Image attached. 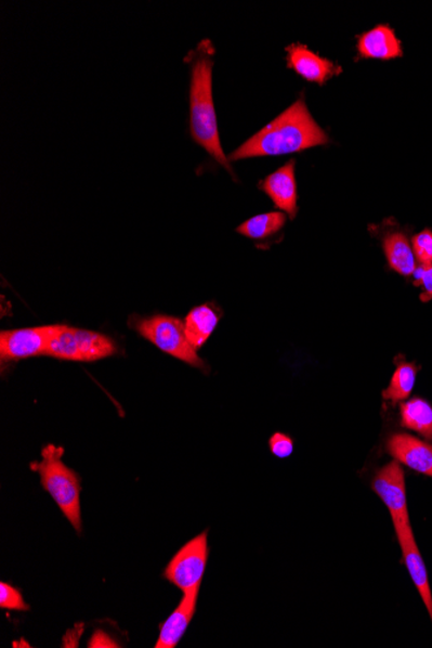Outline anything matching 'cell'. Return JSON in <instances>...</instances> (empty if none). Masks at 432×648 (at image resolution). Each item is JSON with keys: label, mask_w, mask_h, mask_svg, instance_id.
Wrapping results in <instances>:
<instances>
[{"label": "cell", "mask_w": 432, "mask_h": 648, "mask_svg": "<svg viewBox=\"0 0 432 648\" xmlns=\"http://www.w3.org/2000/svg\"><path fill=\"white\" fill-rule=\"evenodd\" d=\"M329 143V137L312 117L303 99L297 100L274 121L238 146L228 156L231 161L256 157L291 155Z\"/></svg>", "instance_id": "obj_1"}, {"label": "cell", "mask_w": 432, "mask_h": 648, "mask_svg": "<svg viewBox=\"0 0 432 648\" xmlns=\"http://www.w3.org/2000/svg\"><path fill=\"white\" fill-rule=\"evenodd\" d=\"M214 52L210 41H202L189 53V130L192 139L234 176L219 135L214 98H212Z\"/></svg>", "instance_id": "obj_2"}, {"label": "cell", "mask_w": 432, "mask_h": 648, "mask_svg": "<svg viewBox=\"0 0 432 648\" xmlns=\"http://www.w3.org/2000/svg\"><path fill=\"white\" fill-rule=\"evenodd\" d=\"M64 448L45 445L41 463L32 464V470L41 477L45 492H49L66 519L78 533L82 532L81 478L63 463Z\"/></svg>", "instance_id": "obj_3"}, {"label": "cell", "mask_w": 432, "mask_h": 648, "mask_svg": "<svg viewBox=\"0 0 432 648\" xmlns=\"http://www.w3.org/2000/svg\"><path fill=\"white\" fill-rule=\"evenodd\" d=\"M118 346L105 334L68 325H51L45 357L66 362L92 363L116 355Z\"/></svg>", "instance_id": "obj_4"}, {"label": "cell", "mask_w": 432, "mask_h": 648, "mask_svg": "<svg viewBox=\"0 0 432 648\" xmlns=\"http://www.w3.org/2000/svg\"><path fill=\"white\" fill-rule=\"evenodd\" d=\"M130 325L143 338L149 340L168 355L182 360L191 366L199 367V370H206L204 360L197 355V350L193 349L189 344L184 322L181 319L166 315L144 319L135 316L131 319Z\"/></svg>", "instance_id": "obj_5"}, {"label": "cell", "mask_w": 432, "mask_h": 648, "mask_svg": "<svg viewBox=\"0 0 432 648\" xmlns=\"http://www.w3.org/2000/svg\"><path fill=\"white\" fill-rule=\"evenodd\" d=\"M208 532L205 531L188 541L175 554L174 558L166 567L163 576L171 584L179 587L183 594L188 593L201 586L206 566H208Z\"/></svg>", "instance_id": "obj_6"}, {"label": "cell", "mask_w": 432, "mask_h": 648, "mask_svg": "<svg viewBox=\"0 0 432 648\" xmlns=\"http://www.w3.org/2000/svg\"><path fill=\"white\" fill-rule=\"evenodd\" d=\"M371 488L388 507L395 528L410 524L405 474L397 461H392L378 470Z\"/></svg>", "instance_id": "obj_7"}, {"label": "cell", "mask_w": 432, "mask_h": 648, "mask_svg": "<svg viewBox=\"0 0 432 648\" xmlns=\"http://www.w3.org/2000/svg\"><path fill=\"white\" fill-rule=\"evenodd\" d=\"M51 325L25 327V329L3 331L0 333V358L2 362L45 357Z\"/></svg>", "instance_id": "obj_8"}, {"label": "cell", "mask_w": 432, "mask_h": 648, "mask_svg": "<svg viewBox=\"0 0 432 648\" xmlns=\"http://www.w3.org/2000/svg\"><path fill=\"white\" fill-rule=\"evenodd\" d=\"M265 195H267L278 211L287 213L290 219H294L298 213V186L296 179V161L285 164L275 172L270 173L259 183Z\"/></svg>", "instance_id": "obj_9"}, {"label": "cell", "mask_w": 432, "mask_h": 648, "mask_svg": "<svg viewBox=\"0 0 432 648\" xmlns=\"http://www.w3.org/2000/svg\"><path fill=\"white\" fill-rule=\"evenodd\" d=\"M287 63L305 81L324 85L342 72L341 66L312 52L307 46L296 43L287 47Z\"/></svg>", "instance_id": "obj_10"}, {"label": "cell", "mask_w": 432, "mask_h": 648, "mask_svg": "<svg viewBox=\"0 0 432 648\" xmlns=\"http://www.w3.org/2000/svg\"><path fill=\"white\" fill-rule=\"evenodd\" d=\"M385 450L410 470L432 478V445L408 433H394L388 440Z\"/></svg>", "instance_id": "obj_11"}, {"label": "cell", "mask_w": 432, "mask_h": 648, "mask_svg": "<svg viewBox=\"0 0 432 648\" xmlns=\"http://www.w3.org/2000/svg\"><path fill=\"white\" fill-rule=\"evenodd\" d=\"M395 531L398 545H401L403 553L404 565L407 567L410 579L414 580V584L417 587L418 593H420L432 621V593L430 589L427 565L423 562L420 549H418L414 530H411V526L409 524L396 527Z\"/></svg>", "instance_id": "obj_12"}, {"label": "cell", "mask_w": 432, "mask_h": 648, "mask_svg": "<svg viewBox=\"0 0 432 648\" xmlns=\"http://www.w3.org/2000/svg\"><path fill=\"white\" fill-rule=\"evenodd\" d=\"M199 589H201V586L184 593L181 604L161 625L156 648H175L181 643L193 617H195Z\"/></svg>", "instance_id": "obj_13"}, {"label": "cell", "mask_w": 432, "mask_h": 648, "mask_svg": "<svg viewBox=\"0 0 432 648\" xmlns=\"http://www.w3.org/2000/svg\"><path fill=\"white\" fill-rule=\"evenodd\" d=\"M357 51L364 59L394 60L403 56V43L389 25H378L358 37Z\"/></svg>", "instance_id": "obj_14"}, {"label": "cell", "mask_w": 432, "mask_h": 648, "mask_svg": "<svg viewBox=\"0 0 432 648\" xmlns=\"http://www.w3.org/2000/svg\"><path fill=\"white\" fill-rule=\"evenodd\" d=\"M383 250L391 270L402 276H414L417 259L414 247L402 231H389L383 236Z\"/></svg>", "instance_id": "obj_15"}, {"label": "cell", "mask_w": 432, "mask_h": 648, "mask_svg": "<svg viewBox=\"0 0 432 648\" xmlns=\"http://www.w3.org/2000/svg\"><path fill=\"white\" fill-rule=\"evenodd\" d=\"M219 312L214 306L201 304L192 309L184 320L185 334L193 349L198 350L208 342L219 323Z\"/></svg>", "instance_id": "obj_16"}, {"label": "cell", "mask_w": 432, "mask_h": 648, "mask_svg": "<svg viewBox=\"0 0 432 648\" xmlns=\"http://www.w3.org/2000/svg\"><path fill=\"white\" fill-rule=\"evenodd\" d=\"M401 423L405 429L432 440V406L422 398L407 400L401 406Z\"/></svg>", "instance_id": "obj_17"}, {"label": "cell", "mask_w": 432, "mask_h": 648, "mask_svg": "<svg viewBox=\"0 0 432 648\" xmlns=\"http://www.w3.org/2000/svg\"><path fill=\"white\" fill-rule=\"evenodd\" d=\"M287 213L282 211L261 213V216L246 220L237 226L236 231L245 237L261 242V239L277 235L287 223Z\"/></svg>", "instance_id": "obj_18"}, {"label": "cell", "mask_w": 432, "mask_h": 648, "mask_svg": "<svg viewBox=\"0 0 432 648\" xmlns=\"http://www.w3.org/2000/svg\"><path fill=\"white\" fill-rule=\"evenodd\" d=\"M417 372L415 364H398L388 389L383 391V399L394 404L405 402L415 389Z\"/></svg>", "instance_id": "obj_19"}, {"label": "cell", "mask_w": 432, "mask_h": 648, "mask_svg": "<svg viewBox=\"0 0 432 648\" xmlns=\"http://www.w3.org/2000/svg\"><path fill=\"white\" fill-rule=\"evenodd\" d=\"M0 608L10 611H29L30 607L26 605L22 592L6 583H0Z\"/></svg>", "instance_id": "obj_20"}, {"label": "cell", "mask_w": 432, "mask_h": 648, "mask_svg": "<svg viewBox=\"0 0 432 648\" xmlns=\"http://www.w3.org/2000/svg\"><path fill=\"white\" fill-rule=\"evenodd\" d=\"M418 264L432 263V232L424 230L411 239Z\"/></svg>", "instance_id": "obj_21"}, {"label": "cell", "mask_w": 432, "mask_h": 648, "mask_svg": "<svg viewBox=\"0 0 432 648\" xmlns=\"http://www.w3.org/2000/svg\"><path fill=\"white\" fill-rule=\"evenodd\" d=\"M414 277L415 284L421 287L422 302H429L432 299V263L418 264Z\"/></svg>", "instance_id": "obj_22"}, {"label": "cell", "mask_w": 432, "mask_h": 648, "mask_svg": "<svg viewBox=\"0 0 432 648\" xmlns=\"http://www.w3.org/2000/svg\"><path fill=\"white\" fill-rule=\"evenodd\" d=\"M270 450L277 458H288L294 452V443L289 436L276 432L270 439Z\"/></svg>", "instance_id": "obj_23"}, {"label": "cell", "mask_w": 432, "mask_h": 648, "mask_svg": "<svg viewBox=\"0 0 432 648\" xmlns=\"http://www.w3.org/2000/svg\"><path fill=\"white\" fill-rule=\"evenodd\" d=\"M89 647H118L115 640L108 637V634L104 632H96L92 640H90Z\"/></svg>", "instance_id": "obj_24"}]
</instances>
